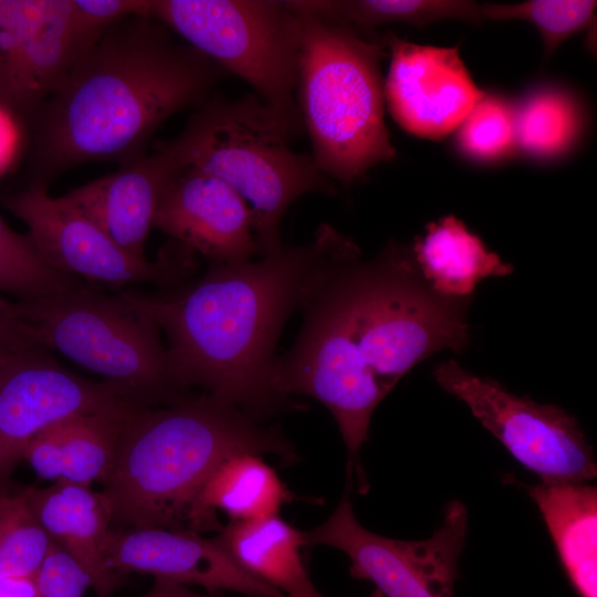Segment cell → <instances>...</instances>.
I'll return each instance as SVG.
<instances>
[{"instance_id":"cell-32","label":"cell","mask_w":597,"mask_h":597,"mask_svg":"<svg viewBox=\"0 0 597 597\" xmlns=\"http://www.w3.org/2000/svg\"><path fill=\"white\" fill-rule=\"evenodd\" d=\"M20 123L8 108L0 104V175L11 164L20 142Z\"/></svg>"},{"instance_id":"cell-21","label":"cell","mask_w":597,"mask_h":597,"mask_svg":"<svg viewBox=\"0 0 597 597\" xmlns=\"http://www.w3.org/2000/svg\"><path fill=\"white\" fill-rule=\"evenodd\" d=\"M217 538L244 570L285 597H323L302 559V531L277 515L230 521Z\"/></svg>"},{"instance_id":"cell-14","label":"cell","mask_w":597,"mask_h":597,"mask_svg":"<svg viewBox=\"0 0 597 597\" xmlns=\"http://www.w3.org/2000/svg\"><path fill=\"white\" fill-rule=\"evenodd\" d=\"M384 96L394 119L408 133L441 139L457 130L484 95L472 80L458 48L421 45L395 34Z\"/></svg>"},{"instance_id":"cell-11","label":"cell","mask_w":597,"mask_h":597,"mask_svg":"<svg viewBox=\"0 0 597 597\" xmlns=\"http://www.w3.org/2000/svg\"><path fill=\"white\" fill-rule=\"evenodd\" d=\"M467 534L468 511L460 501L447 504L443 523L430 538L375 534L357 521L347 493L325 522L302 532L305 546L326 545L345 553L350 575L374 583L383 597H453Z\"/></svg>"},{"instance_id":"cell-12","label":"cell","mask_w":597,"mask_h":597,"mask_svg":"<svg viewBox=\"0 0 597 597\" xmlns=\"http://www.w3.org/2000/svg\"><path fill=\"white\" fill-rule=\"evenodd\" d=\"M133 405L111 385L69 370L52 352L23 342L0 356V491L28 443L64 419ZM135 406V405H134Z\"/></svg>"},{"instance_id":"cell-16","label":"cell","mask_w":597,"mask_h":597,"mask_svg":"<svg viewBox=\"0 0 597 597\" xmlns=\"http://www.w3.org/2000/svg\"><path fill=\"white\" fill-rule=\"evenodd\" d=\"M154 228L210 264L245 262L258 253L250 206L229 185L193 167H180L167 182Z\"/></svg>"},{"instance_id":"cell-25","label":"cell","mask_w":597,"mask_h":597,"mask_svg":"<svg viewBox=\"0 0 597 597\" xmlns=\"http://www.w3.org/2000/svg\"><path fill=\"white\" fill-rule=\"evenodd\" d=\"M128 405L62 421L63 473L60 481L90 486L107 474L128 412Z\"/></svg>"},{"instance_id":"cell-29","label":"cell","mask_w":597,"mask_h":597,"mask_svg":"<svg viewBox=\"0 0 597 597\" xmlns=\"http://www.w3.org/2000/svg\"><path fill=\"white\" fill-rule=\"evenodd\" d=\"M457 130L458 146L468 157L480 161L503 159L517 149L515 105L484 93Z\"/></svg>"},{"instance_id":"cell-37","label":"cell","mask_w":597,"mask_h":597,"mask_svg":"<svg viewBox=\"0 0 597 597\" xmlns=\"http://www.w3.org/2000/svg\"><path fill=\"white\" fill-rule=\"evenodd\" d=\"M324 597V596H323ZM370 597H383V595L380 593H378L377 590H375Z\"/></svg>"},{"instance_id":"cell-3","label":"cell","mask_w":597,"mask_h":597,"mask_svg":"<svg viewBox=\"0 0 597 597\" xmlns=\"http://www.w3.org/2000/svg\"><path fill=\"white\" fill-rule=\"evenodd\" d=\"M226 74L150 17L118 21L81 53L35 116V181L90 161L123 166L144 156L155 130L208 102Z\"/></svg>"},{"instance_id":"cell-31","label":"cell","mask_w":597,"mask_h":597,"mask_svg":"<svg viewBox=\"0 0 597 597\" xmlns=\"http://www.w3.org/2000/svg\"><path fill=\"white\" fill-rule=\"evenodd\" d=\"M62 421L55 422L40 431L28 443L23 453V460L43 480L56 482L62 478Z\"/></svg>"},{"instance_id":"cell-4","label":"cell","mask_w":597,"mask_h":597,"mask_svg":"<svg viewBox=\"0 0 597 597\" xmlns=\"http://www.w3.org/2000/svg\"><path fill=\"white\" fill-rule=\"evenodd\" d=\"M239 453L273 454L287 463L296 459L277 427H264L207 394L132 409L113 463L101 481L111 523L122 528L190 531L206 481L224 460Z\"/></svg>"},{"instance_id":"cell-36","label":"cell","mask_w":597,"mask_h":597,"mask_svg":"<svg viewBox=\"0 0 597 597\" xmlns=\"http://www.w3.org/2000/svg\"><path fill=\"white\" fill-rule=\"evenodd\" d=\"M207 597H224V596H222L221 594H218V593H209L207 595Z\"/></svg>"},{"instance_id":"cell-26","label":"cell","mask_w":597,"mask_h":597,"mask_svg":"<svg viewBox=\"0 0 597 597\" xmlns=\"http://www.w3.org/2000/svg\"><path fill=\"white\" fill-rule=\"evenodd\" d=\"M84 284L53 268L28 233L14 231L0 217V293L29 301Z\"/></svg>"},{"instance_id":"cell-5","label":"cell","mask_w":597,"mask_h":597,"mask_svg":"<svg viewBox=\"0 0 597 597\" xmlns=\"http://www.w3.org/2000/svg\"><path fill=\"white\" fill-rule=\"evenodd\" d=\"M300 134L252 93L233 101L211 97L177 137L157 145L181 167L219 178L247 201L258 253L265 256L284 245L281 222L296 199L335 192L312 155L290 148Z\"/></svg>"},{"instance_id":"cell-27","label":"cell","mask_w":597,"mask_h":597,"mask_svg":"<svg viewBox=\"0 0 597 597\" xmlns=\"http://www.w3.org/2000/svg\"><path fill=\"white\" fill-rule=\"evenodd\" d=\"M52 545L23 490L0 491V576H35Z\"/></svg>"},{"instance_id":"cell-33","label":"cell","mask_w":597,"mask_h":597,"mask_svg":"<svg viewBox=\"0 0 597 597\" xmlns=\"http://www.w3.org/2000/svg\"><path fill=\"white\" fill-rule=\"evenodd\" d=\"M27 341L20 329L14 301L0 296V356Z\"/></svg>"},{"instance_id":"cell-17","label":"cell","mask_w":597,"mask_h":597,"mask_svg":"<svg viewBox=\"0 0 597 597\" xmlns=\"http://www.w3.org/2000/svg\"><path fill=\"white\" fill-rule=\"evenodd\" d=\"M180 167L157 145L154 154H145L62 197L126 253L147 260L145 245L154 228L160 197Z\"/></svg>"},{"instance_id":"cell-2","label":"cell","mask_w":597,"mask_h":597,"mask_svg":"<svg viewBox=\"0 0 597 597\" xmlns=\"http://www.w3.org/2000/svg\"><path fill=\"white\" fill-rule=\"evenodd\" d=\"M356 247L323 223L307 243L283 245L260 261L210 264L200 279L164 292H119L165 335L180 389L199 387L263 422L292 406L272 384L286 321L331 263Z\"/></svg>"},{"instance_id":"cell-23","label":"cell","mask_w":597,"mask_h":597,"mask_svg":"<svg viewBox=\"0 0 597 597\" xmlns=\"http://www.w3.org/2000/svg\"><path fill=\"white\" fill-rule=\"evenodd\" d=\"M289 3L300 13L360 35L390 23L422 28L449 19L484 21L483 6L468 0H295Z\"/></svg>"},{"instance_id":"cell-34","label":"cell","mask_w":597,"mask_h":597,"mask_svg":"<svg viewBox=\"0 0 597 597\" xmlns=\"http://www.w3.org/2000/svg\"><path fill=\"white\" fill-rule=\"evenodd\" d=\"M0 597H41L35 576H0Z\"/></svg>"},{"instance_id":"cell-15","label":"cell","mask_w":597,"mask_h":597,"mask_svg":"<svg viewBox=\"0 0 597 597\" xmlns=\"http://www.w3.org/2000/svg\"><path fill=\"white\" fill-rule=\"evenodd\" d=\"M106 564L117 574L137 572L155 579L197 585L209 593L230 590L247 597H285L244 570L219 540L199 533L150 528H111Z\"/></svg>"},{"instance_id":"cell-13","label":"cell","mask_w":597,"mask_h":597,"mask_svg":"<svg viewBox=\"0 0 597 597\" xmlns=\"http://www.w3.org/2000/svg\"><path fill=\"white\" fill-rule=\"evenodd\" d=\"M85 50L70 0H0V104L34 119Z\"/></svg>"},{"instance_id":"cell-10","label":"cell","mask_w":597,"mask_h":597,"mask_svg":"<svg viewBox=\"0 0 597 597\" xmlns=\"http://www.w3.org/2000/svg\"><path fill=\"white\" fill-rule=\"evenodd\" d=\"M433 376L543 482L583 483L596 478L593 447L576 417L559 406L516 396L496 380L465 370L455 360L438 364Z\"/></svg>"},{"instance_id":"cell-38","label":"cell","mask_w":597,"mask_h":597,"mask_svg":"<svg viewBox=\"0 0 597 597\" xmlns=\"http://www.w3.org/2000/svg\"><path fill=\"white\" fill-rule=\"evenodd\" d=\"M142 597H150L149 593L145 594L144 596Z\"/></svg>"},{"instance_id":"cell-9","label":"cell","mask_w":597,"mask_h":597,"mask_svg":"<svg viewBox=\"0 0 597 597\" xmlns=\"http://www.w3.org/2000/svg\"><path fill=\"white\" fill-rule=\"evenodd\" d=\"M1 202L27 226L53 268L90 285L121 290L148 283L172 289L182 284L197 264L196 253L174 240L154 261L129 255L62 196H51L45 182L33 181L4 195Z\"/></svg>"},{"instance_id":"cell-8","label":"cell","mask_w":597,"mask_h":597,"mask_svg":"<svg viewBox=\"0 0 597 597\" xmlns=\"http://www.w3.org/2000/svg\"><path fill=\"white\" fill-rule=\"evenodd\" d=\"M148 17L178 34L295 129L301 17L280 0H150Z\"/></svg>"},{"instance_id":"cell-18","label":"cell","mask_w":597,"mask_h":597,"mask_svg":"<svg viewBox=\"0 0 597 597\" xmlns=\"http://www.w3.org/2000/svg\"><path fill=\"white\" fill-rule=\"evenodd\" d=\"M33 515L53 543L72 555L88 573L98 597H108L119 574L106 564L111 515L101 493L90 486L56 481L46 488L23 489Z\"/></svg>"},{"instance_id":"cell-35","label":"cell","mask_w":597,"mask_h":597,"mask_svg":"<svg viewBox=\"0 0 597 597\" xmlns=\"http://www.w3.org/2000/svg\"><path fill=\"white\" fill-rule=\"evenodd\" d=\"M150 597H207L190 590L187 586L165 579H155L148 591Z\"/></svg>"},{"instance_id":"cell-24","label":"cell","mask_w":597,"mask_h":597,"mask_svg":"<svg viewBox=\"0 0 597 597\" xmlns=\"http://www.w3.org/2000/svg\"><path fill=\"white\" fill-rule=\"evenodd\" d=\"M517 148L548 159L567 153L580 137L584 116L573 94L557 86H542L515 106Z\"/></svg>"},{"instance_id":"cell-22","label":"cell","mask_w":597,"mask_h":597,"mask_svg":"<svg viewBox=\"0 0 597 597\" xmlns=\"http://www.w3.org/2000/svg\"><path fill=\"white\" fill-rule=\"evenodd\" d=\"M289 492L261 455L239 453L224 460L202 486L191 516L190 531L222 530L217 511L230 521L277 515Z\"/></svg>"},{"instance_id":"cell-1","label":"cell","mask_w":597,"mask_h":597,"mask_svg":"<svg viewBox=\"0 0 597 597\" xmlns=\"http://www.w3.org/2000/svg\"><path fill=\"white\" fill-rule=\"evenodd\" d=\"M360 255L359 248L341 255L320 276L272 384L331 411L362 484L359 451L377 406L412 367L444 349L462 352L470 335L469 300L436 294L410 247L389 243L371 260Z\"/></svg>"},{"instance_id":"cell-20","label":"cell","mask_w":597,"mask_h":597,"mask_svg":"<svg viewBox=\"0 0 597 597\" xmlns=\"http://www.w3.org/2000/svg\"><path fill=\"white\" fill-rule=\"evenodd\" d=\"M557 555L580 597H597V489L572 482L530 488Z\"/></svg>"},{"instance_id":"cell-30","label":"cell","mask_w":597,"mask_h":597,"mask_svg":"<svg viewBox=\"0 0 597 597\" xmlns=\"http://www.w3.org/2000/svg\"><path fill=\"white\" fill-rule=\"evenodd\" d=\"M150 0H70L72 22L85 49L130 15L148 17Z\"/></svg>"},{"instance_id":"cell-7","label":"cell","mask_w":597,"mask_h":597,"mask_svg":"<svg viewBox=\"0 0 597 597\" xmlns=\"http://www.w3.org/2000/svg\"><path fill=\"white\" fill-rule=\"evenodd\" d=\"M84 284L29 301H14L25 338L100 375L142 408L175 404L191 395L172 380L158 325L119 290Z\"/></svg>"},{"instance_id":"cell-28","label":"cell","mask_w":597,"mask_h":597,"mask_svg":"<svg viewBox=\"0 0 597 597\" xmlns=\"http://www.w3.org/2000/svg\"><path fill=\"white\" fill-rule=\"evenodd\" d=\"M597 2L593 0H528L520 3L483 6L485 20H523L540 31L545 57L570 35L595 21Z\"/></svg>"},{"instance_id":"cell-6","label":"cell","mask_w":597,"mask_h":597,"mask_svg":"<svg viewBox=\"0 0 597 597\" xmlns=\"http://www.w3.org/2000/svg\"><path fill=\"white\" fill-rule=\"evenodd\" d=\"M297 13V106L312 157L325 176L348 187L396 156L385 124L380 62L386 45Z\"/></svg>"},{"instance_id":"cell-19","label":"cell","mask_w":597,"mask_h":597,"mask_svg":"<svg viewBox=\"0 0 597 597\" xmlns=\"http://www.w3.org/2000/svg\"><path fill=\"white\" fill-rule=\"evenodd\" d=\"M410 251L422 280L447 298L469 300L481 281L513 272L453 214L428 223Z\"/></svg>"}]
</instances>
